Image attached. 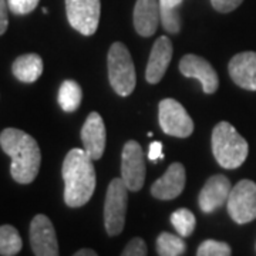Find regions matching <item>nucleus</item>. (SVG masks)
Wrapping results in <instances>:
<instances>
[{
  "label": "nucleus",
  "mask_w": 256,
  "mask_h": 256,
  "mask_svg": "<svg viewBox=\"0 0 256 256\" xmlns=\"http://www.w3.org/2000/svg\"><path fill=\"white\" fill-rule=\"evenodd\" d=\"M23 248V240L18 229L12 225H2L0 228V254L2 256H14Z\"/></svg>",
  "instance_id": "obj_20"
},
{
  "label": "nucleus",
  "mask_w": 256,
  "mask_h": 256,
  "mask_svg": "<svg viewBox=\"0 0 256 256\" xmlns=\"http://www.w3.org/2000/svg\"><path fill=\"white\" fill-rule=\"evenodd\" d=\"M210 144L216 162L225 170H235L240 166L249 152L246 140L226 121H220L214 127Z\"/></svg>",
  "instance_id": "obj_3"
},
{
  "label": "nucleus",
  "mask_w": 256,
  "mask_h": 256,
  "mask_svg": "<svg viewBox=\"0 0 256 256\" xmlns=\"http://www.w3.org/2000/svg\"><path fill=\"white\" fill-rule=\"evenodd\" d=\"M158 121L166 136L186 138L194 132V121L181 102L164 98L158 104Z\"/></svg>",
  "instance_id": "obj_7"
},
{
  "label": "nucleus",
  "mask_w": 256,
  "mask_h": 256,
  "mask_svg": "<svg viewBox=\"0 0 256 256\" xmlns=\"http://www.w3.org/2000/svg\"><path fill=\"white\" fill-rule=\"evenodd\" d=\"M180 72L185 77L200 80L205 94H214L220 87V78L215 68L201 56H184L180 62Z\"/></svg>",
  "instance_id": "obj_11"
},
{
  "label": "nucleus",
  "mask_w": 256,
  "mask_h": 256,
  "mask_svg": "<svg viewBox=\"0 0 256 256\" xmlns=\"http://www.w3.org/2000/svg\"><path fill=\"white\" fill-rule=\"evenodd\" d=\"M185 166L181 162H174L168 166L165 174L158 178L151 186V194L156 200L161 201H170L175 200L182 194L185 188Z\"/></svg>",
  "instance_id": "obj_14"
},
{
  "label": "nucleus",
  "mask_w": 256,
  "mask_h": 256,
  "mask_svg": "<svg viewBox=\"0 0 256 256\" xmlns=\"http://www.w3.org/2000/svg\"><path fill=\"white\" fill-rule=\"evenodd\" d=\"M73 256H98L92 249H80V250H77Z\"/></svg>",
  "instance_id": "obj_31"
},
{
  "label": "nucleus",
  "mask_w": 256,
  "mask_h": 256,
  "mask_svg": "<svg viewBox=\"0 0 256 256\" xmlns=\"http://www.w3.org/2000/svg\"><path fill=\"white\" fill-rule=\"evenodd\" d=\"M184 0H160V6L166 9H178Z\"/></svg>",
  "instance_id": "obj_30"
},
{
  "label": "nucleus",
  "mask_w": 256,
  "mask_h": 256,
  "mask_svg": "<svg viewBox=\"0 0 256 256\" xmlns=\"http://www.w3.org/2000/svg\"><path fill=\"white\" fill-rule=\"evenodd\" d=\"M172 43L168 37H158L151 48L150 58L146 63V78L150 84H158L162 80L165 72L172 58Z\"/></svg>",
  "instance_id": "obj_15"
},
{
  "label": "nucleus",
  "mask_w": 256,
  "mask_h": 256,
  "mask_svg": "<svg viewBox=\"0 0 256 256\" xmlns=\"http://www.w3.org/2000/svg\"><path fill=\"white\" fill-rule=\"evenodd\" d=\"M171 224L182 238H188V236H191L194 229H195L196 220H195V215L191 210L181 208V210H176L175 212H172Z\"/></svg>",
  "instance_id": "obj_22"
},
{
  "label": "nucleus",
  "mask_w": 256,
  "mask_h": 256,
  "mask_svg": "<svg viewBox=\"0 0 256 256\" xmlns=\"http://www.w3.org/2000/svg\"><path fill=\"white\" fill-rule=\"evenodd\" d=\"M13 76L22 82H34L43 73V60L36 53L18 56L12 66Z\"/></svg>",
  "instance_id": "obj_18"
},
{
  "label": "nucleus",
  "mask_w": 256,
  "mask_h": 256,
  "mask_svg": "<svg viewBox=\"0 0 256 256\" xmlns=\"http://www.w3.org/2000/svg\"><path fill=\"white\" fill-rule=\"evenodd\" d=\"M244 0H210L214 9L220 13H230L235 9H238Z\"/></svg>",
  "instance_id": "obj_27"
},
{
  "label": "nucleus",
  "mask_w": 256,
  "mask_h": 256,
  "mask_svg": "<svg viewBox=\"0 0 256 256\" xmlns=\"http://www.w3.org/2000/svg\"><path fill=\"white\" fill-rule=\"evenodd\" d=\"M40 0H8L9 3V9L14 13V14H28L33 10L36 9Z\"/></svg>",
  "instance_id": "obj_25"
},
{
  "label": "nucleus",
  "mask_w": 256,
  "mask_h": 256,
  "mask_svg": "<svg viewBox=\"0 0 256 256\" xmlns=\"http://www.w3.org/2000/svg\"><path fill=\"white\" fill-rule=\"evenodd\" d=\"M232 184L225 175H212L200 192L198 204L202 212L210 214L228 202Z\"/></svg>",
  "instance_id": "obj_12"
},
{
  "label": "nucleus",
  "mask_w": 256,
  "mask_h": 256,
  "mask_svg": "<svg viewBox=\"0 0 256 256\" xmlns=\"http://www.w3.org/2000/svg\"><path fill=\"white\" fill-rule=\"evenodd\" d=\"M107 131L104 121L98 112H90L82 128V142L84 151L94 161L100 160L106 150Z\"/></svg>",
  "instance_id": "obj_13"
},
{
  "label": "nucleus",
  "mask_w": 256,
  "mask_h": 256,
  "mask_svg": "<svg viewBox=\"0 0 256 256\" xmlns=\"http://www.w3.org/2000/svg\"><path fill=\"white\" fill-rule=\"evenodd\" d=\"M121 180L130 191L137 192L146 181V162L142 148L137 141H127L121 154Z\"/></svg>",
  "instance_id": "obj_9"
},
{
  "label": "nucleus",
  "mask_w": 256,
  "mask_h": 256,
  "mask_svg": "<svg viewBox=\"0 0 256 256\" xmlns=\"http://www.w3.org/2000/svg\"><path fill=\"white\" fill-rule=\"evenodd\" d=\"M82 98V87L74 80H66L62 82L58 90V104L66 112H74L80 107Z\"/></svg>",
  "instance_id": "obj_19"
},
{
  "label": "nucleus",
  "mask_w": 256,
  "mask_h": 256,
  "mask_svg": "<svg viewBox=\"0 0 256 256\" xmlns=\"http://www.w3.org/2000/svg\"><path fill=\"white\" fill-rule=\"evenodd\" d=\"M92 156L84 148H73L64 158L62 174L64 202L70 208H80L92 200L96 190V170Z\"/></svg>",
  "instance_id": "obj_2"
},
{
  "label": "nucleus",
  "mask_w": 256,
  "mask_h": 256,
  "mask_svg": "<svg viewBox=\"0 0 256 256\" xmlns=\"http://www.w3.org/2000/svg\"><path fill=\"white\" fill-rule=\"evenodd\" d=\"M161 24L168 33H172V34L180 33V30H181V16H180L178 9L161 8Z\"/></svg>",
  "instance_id": "obj_24"
},
{
  "label": "nucleus",
  "mask_w": 256,
  "mask_h": 256,
  "mask_svg": "<svg viewBox=\"0 0 256 256\" xmlns=\"http://www.w3.org/2000/svg\"><path fill=\"white\" fill-rule=\"evenodd\" d=\"M161 23L160 0H137L134 8V28L140 36L151 37Z\"/></svg>",
  "instance_id": "obj_17"
},
{
  "label": "nucleus",
  "mask_w": 256,
  "mask_h": 256,
  "mask_svg": "<svg viewBox=\"0 0 256 256\" xmlns=\"http://www.w3.org/2000/svg\"><path fill=\"white\" fill-rule=\"evenodd\" d=\"M108 80L112 90L121 97H127L134 92L137 84L136 67L127 46L121 42L112 43L107 56Z\"/></svg>",
  "instance_id": "obj_4"
},
{
  "label": "nucleus",
  "mask_w": 256,
  "mask_h": 256,
  "mask_svg": "<svg viewBox=\"0 0 256 256\" xmlns=\"http://www.w3.org/2000/svg\"><path fill=\"white\" fill-rule=\"evenodd\" d=\"M0 146L12 158L10 174L18 184H30L36 180L42 152L37 141L18 128H4L0 134Z\"/></svg>",
  "instance_id": "obj_1"
},
{
  "label": "nucleus",
  "mask_w": 256,
  "mask_h": 256,
  "mask_svg": "<svg viewBox=\"0 0 256 256\" xmlns=\"http://www.w3.org/2000/svg\"><path fill=\"white\" fill-rule=\"evenodd\" d=\"M128 191L130 190L121 178H114L108 185L104 202V225L110 236H117L124 229Z\"/></svg>",
  "instance_id": "obj_5"
},
{
  "label": "nucleus",
  "mask_w": 256,
  "mask_h": 256,
  "mask_svg": "<svg viewBox=\"0 0 256 256\" xmlns=\"http://www.w3.org/2000/svg\"><path fill=\"white\" fill-rule=\"evenodd\" d=\"M226 210L229 216L239 225L256 220V184L250 180H242L232 186Z\"/></svg>",
  "instance_id": "obj_6"
},
{
  "label": "nucleus",
  "mask_w": 256,
  "mask_h": 256,
  "mask_svg": "<svg viewBox=\"0 0 256 256\" xmlns=\"http://www.w3.org/2000/svg\"><path fill=\"white\" fill-rule=\"evenodd\" d=\"M148 158L151 161H158V160H164V154H162V144L160 141H152L150 144V151H148Z\"/></svg>",
  "instance_id": "obj_29"
},
{
  "label": "nucleus",
  "mask_w": 256,
  "mask_h": 256,
  "mask_svg": "<svg viewBox=\"0 0 256 256\" xmlns=\"http://www.w3.org/2000/svg\"><path fill=\"white\" fill-rule=\"evenodd\" d=\"M8 8L9 3L6 0H0V34H4L8 30V24H9Z\"/></svg>",
  "instance_id": "obj_28"
},
{
  "label": "nucleus",
  "mask_w": 256,
  "mask_h": 256,
  "mask_svg": "<svg viewBox=\"0 0 256 256\" xmlns=\"http://www.w3.org/2000/svg\"><path fill=\"white\" fill-rule=\"evenodd\" d=\"M186 245L182 239L170 232H162L156 238V252L160 256H182Z\"/></svg>",
  "instance_id": "obj_21"
},
{
  "label": "nucleus",
  "mask_w": 256,
  "mask_h": 256,
  "mask_svg": "<svg viewBox=\"0 0 256 256\" xmlns=\"http://www.w3.org/2000/svg\"><path fill=\"white\" fill-rule=\"evenodd\" d=\"M232 249L226 242H220L215 239H206L204 240L198 250L196 256H230Z\"/></svg>",
  "instance_id": "obj_23"
},
{
  "label": "nucleus",
  "mask_w": 256,
  "mask_h": 256,
  "mask_svg": "<svg viewBox=\"0 0 256 256\" xmlns=\"http://www.w3.org/2000/svg\"><path fill=\"white\" fill-rule=\"evenodd\" d=\"M146 244L144 239L132 238L127 244V246L124 248L121 256H146Z\"/></svg>",
  "instance_id": "obj_26"
},
{
  "label": "nucleus",
  "mask_w": 256,
  "mask_h": 256,
  "mask_svg": "<svg viewBox=\"0 0 256 256\" xmlns=\"http://www.w3.org/2000/svg\"><path fill=\"white\" fill-rule=\"evenodd\" d=\"M66 12L70 26L82 36H92L97 32L101 12L100 0H66Z\"/></svg>",
  "instance_id": "obj_8"
},
{
  "label": "nucleus",
  "mask_w": 256,
  "mask_h": 256,
  "mask_svg": "<svg viewBox=\"0 0 256 256\" xmlns=\"http://www.w3.org/2000/svg\"><path fill=\"white\" fill-rule=\"evenodd\" d=\"M232 82L244 90L256 92V52L238 53L228 66Z\"/></svg>",
  "instance_id": "obj_16"
},
{
  "label": "nucleus",
  "mask_w": 256,
  "mask_h": 256,
  "mask_svg": "<svg viewBox=\"0 0 256 256\" xmlns=\"http://www.w3.org/2000/svg\"><path fill=\"white\" fill-rule=\"evenodd\" d=\"M30 245L36 256H60L54 226L43 214H38L32 220Z\"/></svg>",
  "instance_id": "obj_10"
}]
</instances>
